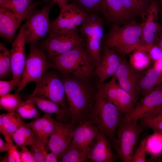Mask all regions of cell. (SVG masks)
Here are the masks:
<instances>
[{
  "label": "cell",
  "mask_w": 162,
  "mask_h": 162,
  "mask_svg": "<svg viewBox=\"0 0 162 162\" xmlns=\"http://www.w3.org/2000/svg\"><path fill=\"white\" fill-rule=\"evenodd\" d=\"M159 13L158 2L152 0L140 16L142 20V34L135 50H142L148 54L151 48L155 45L160 25L158 22Z\"/></svg>",
  "instance_id": "cell-11"
},
{
  "label": "cell",
  "mask_w": 162,
  "mask_h": 162,
  "mask_svg": "<svg viewBox=\"0 0 162 162\" xmlns=\"http://www.w3.org/2000/svg\"><path fill=\"white\" fill-rule=\"evenodd\" d=\"M114 76L119 86L129 94L136 104L140 94L138 87L140 78L136 70L131 66L124 56H122L120 65Z\"/></svg>",
  "instance_id": "cell-15"
},
{
  "label": "cell",
  "mask_w": 162,
  "mask_h": 162,
  "mask_svg": "<svg viewBox=\"0 0 162 162\" xmlns=\"http://www.w3.org/2000/svg\"><path fill=\"white\" fill-rule=\"evenodd\" d=\"M36 86L31 96L48 99L59 105L71 120L70 110L67 101L64 84L56 73L46 71L36 81Z\"/></svg>",
  "instance_id": "cell-6"
},
{
  "label": "cell",
  "mask_w": 162,
  "mask_h": 162,
  "mask_svg": "<svg viewBox=\"0 0 162 162\" xmlns=\"http://www.w3.org/2000/svg\"><path fill=\"white\" fill-rule=\"evenodd\" d=\"M37 137V136L33 130L27 124L23 121L12 138L16 146L20 147L32 145Z\"/></svg>",
  "instance_id": "cell-27"
},
{
  "label": "cell",
  "mask_w": 162,
  "mask_h": 162,
  "mask_svg": "<svg viewBox=\"0 0 162 162\" xmlns=\"http://www.w3.org/2000/svg\"><path fill=\"white\" fill-rule=\"evenodd\" d=\"M88 14L74 4H68L61 9L58 16L51 23L50 32L78 30L79 27L86 20Z\"/></svg>",
  "instance_id": "cell-12"
},
{
  "label": "cell",
  "mask_w": 162,
  "mask_h": 162,
  "mask_svg": "<svg viewBox=\"0 0 162 162\" xmlns=\"http://www.w3.org/2000/svg\"><path fill=\"white\" fill-rule=\"evenodd\" d=\"M83 43L95 67L101 59L100 47L104 35L103 19L97 14H89L79 30Z\"/></svg>",
  "instance_id": "cell-5"
},
{
  "label": "cell",
  "mask_w": 162,
  "mask_h": 162,
  "mask_svg": "<svg viewBox=\"0 0 162 162\" xmlns=\"http://www.w3.org/2000/svg\"><path fill=\"white\" fill-rule=\"evenodd\" d=\"M153 65L162 71V58L154 62Z\"/></svg>",
  "instance_id": "cell-50"
},
{
  "label": "cell",
  "mask_w": 162,
  "mask_h": 162,
  "mask_svg": "<svg viewBox=\"0 0 162 162\" xmlns=\"http://www.w3.org/2000/svg\"><path fill=\"white\" fill-rule=\"evenodd\" d=\"M61 77L64 84L66 98L71 117L70 123L76 125L89 120L96 100V90L90 82L70 75Z\"/></svg>",
  "instance_id": "cell-1"
},
{
  "label": "cell",
  "mask_w": 162,
  "mask_h": 162,
  "mask_svg": "<svg viewBox=\"0 0 162 162\" xmlns=\"http://www.w3.org/2000/svg\"><path fill=\"white\" fill-rule=\"evenodd\" d=\"M162 106V84L143 96L128 113L123 116L122 122L141 119L150 112Z\"/></svg>",
  "instance_id": "cell-14"
},
{
  "label": "cell",
  "mask_w": 162,
  "mask_h": 162,
  "mask_svg": "<svg viewBox=\"0 0 162 162\" xmlns=\"http://www.w3.org/2000/svg\"><path fill=\"white\" fill-rule=\"evenodd\" d=\"M36 44H31L30 53L26 60L20 83L17 92H20L30 82H35L40 78L53 64L47 59L44 52Z\"/></svg>",
  "instance_id": "cell-10"
},
{
  "label": "cell",
  "mask_w": 162,
  "mask_h": 162,
  "mask_svg": "<svg viewBox=\"0 0 162 162\" xmlns=\"http://www.w3.org/2000/svg\"><path fill=\"white\" fill-rule=\"evenodd\" d=\"M21 117L16 112L2 113L0 115L3 126L12 138L23 122Z\"/></svg>",
  "instance_id": "cell-29"
},
{
  "label": "cell",
  "mask_w": 162,
  "mask_h": 162,
  "mask_svg": "<svg viewBox=\"0 0 162 162\" xmlns=\"http://www.w3.org/2000/svg\"><path fill=\"white\" fill-rule=\"evenodd\" d=\"M0 133L4 135L6 142H13V140L12 138L4 127L0 118Z\"/></svg>",
  "instance_id": "cell-44"
},
{
  "label": "cell",
  "mask_w": 162,
  "mask_h": 162,
  "mask_svg": "<svg viewBox=\"0 0 162 162\" xmlns=\"http://www.w3.org/2000/svg\"><path fill=\"white\" fill-rule=\"evenodd\" d=\"M57 3L60 8L61 9L65 6L68 5V0H54Z\"/></svg>",
  "instance_id": "cell-49"
},
{
  "label": "cell",
  "mask_w": 162,
  "mask_h": 162,
  "mask_svg": "<svg viewBox=\"0 0 162 162\" xmlns=\"http://www.w3.org/2000/svg\"><path fill=\"white\" fill-rule=\"evenodd\" d=\"M148 136L141 140L139 145L136 148L132 158L131 162H145L146 161V143Z\"/></svg>",
  "instance_id": "cell-39"
},
{
  "label": "cell",
  "mask_w": 162,
  "mask_h": 162,
  "mask_svg": "<svg viewBox=\"0 0 162 162\" xmlns=\"http://www.w3.org/2000/svg\"><path fill=\"white\" fill-rule=\"evenodd\" d=\"M26 100L32 101L40 110L45 113L54 114L56 115V120L63 123H69L71 120L63 109L58 104L51 100L37 96H28Z\"/></svg>",
  "instance_id": "cell-24"
},
{
  "label": "cell",
  "mask_w": 162,
  "mask_h": 162,
  "mask_svg": "<svg viewBox=\"0 0 162 162\" xmlns=\"http://www.w3.org/2000/svg\"><path fill=\"white\" fill-rule=\"evenodd\" d=\"M12 0H0V7L10 10Z\"/></svg>",
  "instance_id": "cell-48"
},
{
  "label": "cell",
  "mask_w": 162,
  "mask_h": 162,
  "mask_svg": "<svg viewBox=\"0 0 162 162\" xmlns=\"http://www.w3.org/2000/svg\"><path fill=\"white\" fill-rule=\"evenodd\" d=\"M138 120L121 122L117 130L116 139L113 143L118 158L123 162H131L136 148L140 136L143 131Z\"/></svg>",
  "instance_id": "cell-7"
},
{
  "label": "cell",
  "mask_w": 162,
  "mask_h": 162,
  "mask_svg": "<svg viewBox=\"0 0 162 162\" xmlns=\"http://www.w3.org/2000/svg\"><path fill=\"white\" fill-rule=\"evenodd\" d=\"M47 143L37 137L31 145V152L34 154L37 162H44L46 155Z\"/></svg>",
  "instance_id": "cell-38"
},
{
  "label": "cell",
  "mask_w": 162,
  "mask_h": 162,
  "mask_svg": "<svg viewBox=\"0 0 162 162\" xmlns=\"http://www.w3.org/2000/svg\"><path fill=\"white\" fill-rule=\"evenodd\" d=\"M98 89L101 95L114 104L124 115L136 105L129 94L119 86L114 76L109 82L98 86Z\"/></svg>",
  "instance_id": "cell-13"
},
{
  "label": "cell",
  "mask_w": 162,
  "mask_h": 162,
  "mask_svg": "<svg viewBox=\"0 0 162 162\" xmlns=\"http://www.w3.org/2000/svg\"><path fill=\"white\" fill-rule=\"evenodd\" d=\"M143 124L154 132L162 134V106L147 114L141 119Z\"/></svg>",
  "instance_id": "cell-28"
},
{
  "label": "cell",
  "mask_w": 162,
  "mask_h": 162,
  "mask_svg": "<svg viewBox=\"0 0 162 162\" xmlns=\"http://www.w3.org/2000/svg\"><path fill=\"white\" fill-rule=\"evenodd\" d=\"M58 159L56 155L53 152H51L48 153L46 156L44 162H58Z\"/></svg>",
  "instance_id": "cell-47"
},
{
  "label": "cell",
  "mask_w": 162,
  "mask_h": 162,
  "mask_svg": "<svg viewBox=\"0 0 162 162\" xmlns=\"http://www.w3.org/2000/svg\"><path fill=\"white\" fill-rule=\"evenodd\" d=\"M130 58V64L136 70H142L149 65L151 60L148 54L142 50L133 51Z\"/></svg>",
  "instance_id": "cell-35"
},
{
  "label": "cell",
  "mask_w": 162,
  "mask_h": 162,
  "mask_svg": "<svg viewBox=\"0 0 162 162\" xmlns=\"http://www.w3.org/2000/svg\"><path fill=\"white\" fill-rule=\"evenodd\" d=\"M35 105L31 100H26L20 104L16 112L25 119L37 118L39 117L40 114Z\"/></svg>",
  "instance_id": "cell-33"
},
{
  "label": "cell",
  "mask_w": 162,
  "mask_h": 162,
  "mask_svg": "<svg viewBox=\"0 0 162 162\" xmlns=\"http://www.w3.org/2000/svg\"><path fill=\"white\" fill-rule=\"evenodd\" d=\"M51 114L45 113L43 116L28 123L40 139L48 143V138L52 134L56 128L58 121L53 118Z\"/></svg>",
  "instance_id": "cell-23"
},
{
  "label": "cell",
  "mask_w": 162,
  "mask_h": 162,
  "mask_svg": "<svg viewBox=\"0 0 162 162\" xmlns=\"http://www.w3.org/2000/svg\"><path fill=\"white\" fill-rule=\"evenodd\" d=\"M12 0L10 10L12 11L22 22L26 20L35 8L50 0Z\"/></svg>",
  "instance_id": "cell-26"
},
{
  "label": "cell",
  "mask_w": 162,
  "mask_h": 162,
  "mask_svg": "<svg viewBox=\"0 0 162 162\" xmlns=\"http://www.w3.org/2000/svg\"><path fill=\"white\" fill-rule=\"evenodd\" d=\"M50 58L54 68L64 75L89 80L95 76L94 65L84 45Z\"/></svg>",
  "instance_id": "cell-2"
},
{
  "label": "cell",
  "mask_w": 162,
  "mask_h": 162,
  "mask_svg": "<svg viewBox=\"0 0 162 162\" xmlns=\"http://www.w3.org/2000/svg\"><path fill=\"white\" fill-rule=\"evenodd\" d=\"M88 160L86 155L77 148L72 141L63 157L58 161L61 162H86Z\"/></svg>",
  "instance_id": "cell-30"
},
{
  "label": "cell",
  "mask_w": 162,
  "mask_h": 162,
  "mask_svg": "<svg viewBox=\"0 0 162 162\" xmlns=\"http://www.w3.org/2000/svg\"><path fill=\"white\" fill-rule=\"evenodd\" d=\"M162 84V71L154 65L140 79L138 87L140 94L144 96Z\"/></svg>",
  "instance_id": "cell-25"
},
{
  "label": "cell",
  "mask_w": 162,
  "mask_h": 162,
  "mask_svg": "<svg viewBox=\"0 0 162 162\" xmlns=\"http://www.w3.org/2000/svg\"><path fill=\"white\" fill-rule=\"evenodd\" d=\"M100 13L108 23L113 25L128 21L134 17L125 8L122 0H103Z\"/></svg>",
  "instance_id": "cell-21"
},
{
  "label": "cell",
  "mask_w": 162,
  "mask_h": 162,
  "mask_svg": "<svg viewBox=\"0 0 162 162\" xmlns=\"http://www.w3.org/2000/svg\"><path fill=\"white\" fill-rule=\"evenodd\" d=\"M38 45L51 58L84 44L78 30L68 32H50L47 38L39 43Z\"/></svg>",
  "instance_id": "cell-9"
},
{
  "label": "cell",
  "mask_w": 162,
  "mask_h": 162,
  "mask_svg": "<svg viewBox=\"0 0 162 162\" xmlns=\"http://www.w3.org/2000/svg\"><path fill=\"white\" fill-rule=\"evenodd\" d=\"M76 125L58 122L56 129L50 136L47 149L55 153L58 160L63 157L72 140Z\"/></svg>",
  "instance_id": "cell-16"
},
{
  "label": "cell",
  "mask_w": 162,
  "mask_h": 162,
  "mask_svg": "<svg viewBox=\"0 0 162 162\" xmlns=\"http://www.w3.org/2000/svg\"><path fill=\"white\" fill-rule=\"evenodd\" d=\"M22 101L20 92H16L14 94L9 93L0 96V109L8 113H13L16 112L18 106Z\"/></svg>",
  "instance_id": "cell-31"
},
{
  "label": "cell",
  "mask_w": 162,
  "mask_h": 162,
  "mask_svg": "<svg viewBox=\"0 0 162 162\" xmlns=\"http://www.w3.org/2000/svg\"><path fill=\"white\" fill-rule=\"evenodd\" d=\"M20 148L19 154L21 162H36L33 154L26 146L21 147Z\"/></svg>",
  "instance_id": "cell-41"
},
{
  "label": "cell",
  "mask_w": 162,
  "mask_h": 162,
  "mask_svg": "<svg viewBox=\"0 0 162 162\" xmlns=\"http://www.w3.org/2000/svg\"><path fill=\"white\" fill-rule=\"evenodd\" d=\"M124 114L112 103L102 96L98 89L89 119L110 141H115L117 129Z\"/></svg>",
  "instance_id": "cell-3"
},
{
  "label": "cell",
  "mask_w": 162,
  "mask_h": 162,
  "mask_svg": "<svg viewBox=\"0 0 162 162\" xmlns=\"http://www.w3.org/2000/svg\"><path fill=\"white\" fill-rule=\"evenodd\" d=\"M144 0L146 2H147V3H148L150 4V3L152 0Z\"/></svg>",
  "instance_id": "cell-52"
},
{
  "label": "cell",
  "mask_w": 162,
  "mask_h": 162,
  "mask_svg": "<svg viewBox=\"0 0 162 162\" xmlns=\"http://www.w3.org/2000/svg\"><path fill=\"white\" fill-rule=\"evenodd\" d=\"M125 8L134 16H141L149 4L144 0H122Z\"/></svg>",
  "instance_id": "cell-36"
},
{
  "label": "cell",
  "mask_w": 162,
  "mask_h": 162,
  "mask_svg": "<svg viewBox=\"0 0 162 162\" xmlns=\"http://www.w3.org/2000/svg\"><path fill=\"white\" fill-rule=\"evenodd\" d=\"M158 3L159 7V14L162 18V0H159Z\"/></svg>",
  "instance_id": "cell-51"
},
{
  "label": "cell",
  "mask_w": 162,
  "mask_h": 162,
  "mask_svg": "<svg viewBox=\"0 0 162 162\" xmlns=\"http://www.w3.org/2000/svg\"><path fill=\"white\" fill-rule=\"evenodd\" d=\"M155 45L158 46L162 50V25H160Z\"/></svg>",
  "instance_id": "cell-45"
},
{
  "label": "cell",
  "mask_w": 162,
  "mask_h": 162,
  "mask_svg": "<svg viewBox=\"0 0 162 162\" xmlns=\"http://www.w3.org/2000/svg\"><path fill=\"white\" fill-rule=\"evenodd\" d=\"M100 130L90 120L84 121L76 126L72 141L87 155Z\"/></svg>",
  "instance_id": "cell-19"
},
{
  "label": "cell",
  "mask_w": 162,
  "mask_h": 162,
  "mask_svg": "<svg viewBox=\"0 0 162 162\" xmlns=\"http://www.w3.org/2000/svg\"><path fill=\"white\" fill-rule=\"evenodd\" d=\"M87 157L93 162H113L118 158L112 151L110 141L100 131L91 145Z\"/></svg>",
  "instance_id": "cell-20"
},
{
  "label": "cell",
  "mask_w": 162,
  "mask_h": 162,
  "mask_svg": "<svg viewBox=\"0 0 162 162\" xmlns=\"http://www.w3.org/2000/svg\"><path fill=\"white\" fill-rule=\"evenodd\" d=\"M142 24L134 20L125 25H113L104 36V46L124 56L134 50L142 34Z\"/></svg>",
  "instance_id": "cell-4"
},
{
  "label": "cell",
  "mask_w": 162,
  "mask_h": 162,
  "mask_svg": "<svg viewBox=\"0 0 162 162\" xmlns=\"http://www.w3.org/2000/svg\"><path fill=\"white\" fill-rule=\"evenodd\" d=\"M55 3L54 0H51L40 9L34 10L26 20L22 26L26 43L37 44L49 34L51 30L50 12Z\"/></svg>",
  "instance_id": "cell-8"
},
{
  "label": "cell",
  "mask_w": 162,
  "mask_h": 162,
  "mask_svg": "<svg viewBox=\"0 0 162 162\" xmlns=\"http://www.w3.org/2000/svg\"><path fill=\"white\" fill-rule=\"evenodd\" d=\"M14 145L13 142H4L0 137V152H3L8 151L11 146Z\"/></svg>",
  "instance_id": "cell-46"
},
{
  "label": "cell",
  "mask_w": 162,
  "mask_h": 162,
  "mask_svg": "<svg viewBox=\"0 0 162 162\" xmlns=\"http://www.w3.org/2000/svg\"><path fill=\"white\" fill-rule=\"evenodd\" d=\"M103 0H74L73 4L88 14L101 12Z\"/></svg>",
  "instance_id": "cell-37"
},
{
  "label": "cell",
  "mask_w": 162,
  "mask_h": 162,
  "mask_svg": "<svg viewBox=\"0 0 162 162\" xmlns=\"http://www.w3.org/2000/svg\"><path fill=\"white\" fill-rule=\"evenodd\" d=\"M148 54L151 59L154 62L162 58V50L158 46L154 45L151 48Z\"/></svg>",
  "instance_id": "cell-43"
},
{
  "label": "cell",
  "mask_w": 162,
  "mask_h": 162,
  "mask_svg": "<svg viewBox=\"0 0 162 162\" xmlns=\"http://www.w3.org/2000/svg\"><path fill=\"white\" fill-rule=\"evenodd\" d=\"M20 82L17 80L12 79L10 81H0V96L9 94L16 86H19Z\"/></svg>",
  "instance_id": "cell-40"
},
{
  "label": "cell",
  "mask_w": 162,
  "mask_h": 162,
  "mask_svg": "<svg viewBox=\"0 0 162 162\" xmlns=\"http://www.w3.org/2000/svg\"><path fill=\"white\" fill-rule=\"evenodd\" d=\"M8 159L9 162H21L17 146H11L8 150Z\"/></svg>",
  "instance_id": "cell-42"
},
{
  "label": "cell",
  "mask_w": 162,
  "mask_h": 162,
  "mask_svg": "<svg viewBox=\"0 0 162 162\" xmlns=\"http://www.w3.org/2000/svg\"><path fill=\"white\" fill-rule=\"evenodd\" d=\"M12 72L10 50L0 43V78L2 79Z\"/></svg>",
  "instance_id": "cell-32"
},
{
  "label": "cell",
  "mask_w": 162,
  "mask_h": 162,
  "mask_svg": "<svg viewBox=\"0 0 162 162\" xmlns=\"http://www.w3.org/2000/svg\"><path fill=\"white\" fill-rule=\"evenodd\" d=\"M147 152L153 156H158L162 153V134L157 133L148 136L146 143Z\"/></svg>",
  "instance_id": "cell-34"
},
{
  "label": "cell",
  "mask_w": 162,
  "mask_h": 162,
  "mask_svg": "<svg viewBox=\"0 0 162 162\" xmlns=\"http://www.w3.org/2000/svg\"><path fill=\"white\" fill-rule=\"evenodd\" d=\"M26 43L24 29L22 25L10 50L12 79L17 80L20 83L26 60L25 47Z\"/></svg>",
  "instance_id": "cell-18"
},
{
  "label": "cell",
  "mask_w": 162,
  "mask_h": 162,
  "mask_svg": "<svg viewBox=\"0 0 162 162\" xmlns=\"http://www.w3.org/2000/svg\"><path fill=\"white\" fill-rule=\"evenodd\" d=\"M21 21L12 10L0 7V36L12 44L16 31Z\"/></svg>",
  "instance_id": "cell-22"
},
{
  "label": "cell",
  "mask_w": 162,
  "mask_h": 162,
  "mask_svg": "<svg viewBox=\"0 0 162 162\" xmlns=\"http://www.w3.org/2000/svg\"><path fill=\"white\" fill-rule=\"evenodd\" d=\"M123 56L104 46L100 60L94 72L95 76L98 79V86L104 83L107 79L115 75L120 65Z\"/></svg>",
  "instance_id": "cell-17"
}]
</instances>
